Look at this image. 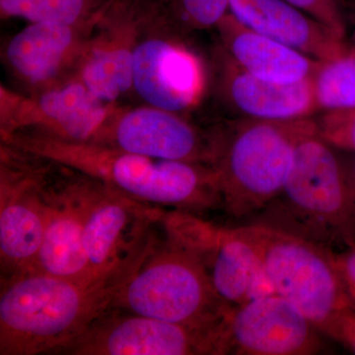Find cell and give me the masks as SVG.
I'll return each instance as SVG.
<instances>
[{
  "label": "cell",
  "instance_id": "cell-1",
  "mask_svg": "<svg viewBox=\"0 0 355 355\" xmlns=\"http://www.w3.org/2000/svg\"><path fill=\"white\" fill-rule=\"evenodd\" d=\"M1 140L26 153L98 180L146 205H168L186 212L221 205L216 172L205 163L146 157L34 130L1 135Z\"/></svg>",
  "mask_w": 355,
  "mask_h": 355
},
{
  "label": "cell",
  "instance_id": "cell-2",
  "mask_svg": "<svg viewBox=\"0 0 355 355\" xmlns=\"http://www.w3.org/2000/svg\"><path fill=\"white\" fill-rule=\"evenodd\" d=\"M110 305L108 286L40 272L1 279L0 355L60 354Z\"/></svg>",
  "mask_w": 355,
  "mask_h": 355
},
{
  "label": "cell",
  "instance_id": "cell-3",
  "mask_svg": "<svg viewBox=\"0 0 355 355\" xmlns=\"http://www.w3.org/2000/svg\"><path fill=\"white\" fill-rule=\"evenodd\" d=\"M260 224L298 236L331 252L355 242V186L336 148L318 132L303 137L284 189L265 209Z\"/></svg>",
  "mask_w": 355,
  "mask_h": 355
},
{
  "label": "cell",
  "instance_id": "cell-4",
  "mask_svg": "<svg viewBox=\"0 0 355 355\" xmlns=\"http://www.w3.org/2000/svg\"><path fill=\"white\" fill-rule=\"evenodd\" d=\"M316 119L275 121L242 118L210 137L221 207L243 218L263 209L284 189L296 146L317 130Z\"/></svg>",
  "mask_w": 355,
  "mask_h": 355
},
{
  "label": "cell",
  "instance_id": "cell-5",
  "mask_svg": "<svg viewBox=\"0 0 355 355\" xmlns=\"http://www.w3.org/2000/svg\"><path fill=\"white\" fill-rule=\"evenodd\" d=\"M110 289V308L198 328L218 326L228 308L202 258L170 234L162 245L147 240Z\"/></svg>",
  "mask_w": 355,
  "mask_h": 355
},
{
  "label": "cell",
  "instance_id": "cell-6",
  "mask_svg": "<svg viewBox=\"0 0 355 355\" xmlns=\"http://www.w3.org/2000/svg\"><path fill=\"white\" fill-rule=\"evenodd\" d=\"M238 230L260 253L275 293L297 307L318 330L338 338L345 318L355 310L333 252L260 223Z\"/></svg>",
  "mask_w": 355,
  "mask_h": 355
},
{
  "label": "cell",
  "instance_id": "cell-7",
  "mask_svg": "<svg viewBox=\"0 0 355 355\" xmlns=\"http://www.w3.org/2000/svg\"><path fill=\"white\" fill-rule=\"evenodd\" d=\"M33 162L31 154L1 144V279L34 272L43 241L48 220V167Z\"/></svg>",
  "mask_w": 355,
  "mask_h": 355
},
{
  "label": "cell",
  "instance_id": "cell-8",
  "mask_svg": "<svg viewBox=\"0 0 355 355\" xmlns=\"http://www.w3.org/2000/svg\"><path fill=\"white\" fill-rule=\"evenodd\" d=\"M86 176V175H85ZM160 210L86 176L83 246L96 286H111L137 258Z\"/></svg>",
  "mask_w": 355,
  "mask_h": 355
},
{
  "label": "cell",
  "instance_id": "cell-9",
  "mask_svg": "<svg viewBox=\"0 0 355 355\" xmlns=\"http://www.w3.org/2000/svg\"><path fill=\"white\" fill-rule=\"evenodd\" d=\"M169 8L165 0H110L76 76L98 99L114 104L132 89V55L144 32Z\"/></svg>",
  "mask_w": 355,
  "mask_h": 355
},
{
  "label": "cell",
  "instance_id": "cell-10",
  "mask_svg": "<svg viewBox=\"0 0 355 355\" xmlns=\"http://www.w3.org/2000/svg\"><path fill=\"white\" fill-rule=\"evenodd\" d=\"M220 324L198 328L109 308L60 354L219 355Z\"/></svg>",
  "mask_w": 355,
  "mask_h": 355
},
{
  "label": "cell",
  "instance_id": "cell-11",
  "mask_svg": "<svg viewBox=\"0 0 355 355\" xmlns=\"http://www.w3.org/2000/svg\"><path fill=\"white\" fill-rule=\"evenodd\" d=\"M93 95L78 77L25 97L1 89V135L17 130H34L69 141L93 139L113 113Z\"/></svg>",
  "mask_w": 355,
  "mask_h": 355
},
{
  "label": "cell",
  "instance_id": "cell-12",
  "mask_svg": "<svg viewBox=\"0 0 355 355\" xmlns=\"http://www.w3.org/2000/svg\"><path fill=\"white\" fill-rule=\"evenodd\" d=\"M308 318L279 294L227 308L219 330V354L306 355L321 349Z\"/></svg>",
  "mask_w": 355,
  "mask_h": 355
},
{
  "label": "cell",
  "instance_id": "cell-13",
  "mask_svg": "<svg viewBox=\"0 0 355 355\" xmlns=\"http://www.w3.org/2000/svg\"><path fill=\"white\" fill-rule=\"evenodd\" d=\"M162 160L210 163V137H205L182 114L148 106L114 108L101 128L89 140Z\"/></svg>",
  "mask_w": 355,
  "mask_h": 355
},
{
  "label": "cell",
  "instance_id": "cell-14",
  "mask_svg": "<svg viewBox=\"0 0 355 355\" xmlns=\"http://www.w3.org/2000/svg\"><path fill=\"white\" fill-rule=\"evenodd\" d=\"M205 88L202 62L167 35L140 37L132 55V89L148 106L181 114L200 102Z\"/></svg>",
  "mask_w": 355,
  "mask_h": 355
},
{
  "label": "cell",
  "instance_id": "cell-15",
  "mask_svg": "<svg viewBox=\"0 0 355 355\" xmlns=\"http://www.w3.org/2000/svg\"><path fill=\"white\" fill-rule=\"evenodd\" d=\"M186 243L202 258L217 297L228 308L277 294L260 253L238 228L197 219Z\"/></svg>",
  "mask_w": 355,
  "mask_h": 355
},
{
  "label": "cell",
  "instance_id": "cell-16",
  "mask_svg": "<svg viewBox=\"0 0 355 355\" xmlns=\"http://www.w3.org/2000/svg\"><path fill=\"white\" fill-rule=\"evenodd\" d=\"M100 15L78 25L30 23L7 42L4 64L32 93L62 83L76 73Z\"/></svg>",
  "mask_w": 355,
  "mask_h": 355
},
{
  "label": "cell",
  "instance_id": "cell-17",
  "mask_svg": "<svg viewBox=\"0 0 355 355\" xmlns=\"http://www.w3.org/2000/svg\"><path fill=\"white\" fill-rule=\"evenodd\" d=\"M85 193L86 176L81 173L69 169L53 182L49 177L48 220L34 272L84 286H102L93 282L83 246Z\"/></svg>",
  "mask_w": 355,
  "mask_h": 355
},
{
  "label": "cell",
  "instance_id": "cell-18",
  "mask_svg": "<svg viewBox=\"0 0 355 355\" xmlns=\"http://www.w3.org/2000/svg\"><path fill=\"white\" fill-rule=\"evenodd\" d=\"M230 13L250 29L317 60L338 57L349 46L286 0H230Z\"/></svg>",
  "mask_w": 355,
  "mask_h": 355
},
{
  "label": "cell",
  "instance_id": "cell-19",
  "mask_svg": "<svg viewBox=\"0 0 355 355\" xmlns=\"http://www.w3.org/2000/svg\"><path fill=\"white\" fill-rule=\"evenodd\" d=\"M222 58V92L242 118L288 121L317 113L312 77L296 83H272L239 69L224 53Z\"/></svg>",
  "mask_w": 355,
  "mask_h": 355
},
{
  "label": "cell",
  "instance_id": "cell-20",
  "mask_svg": "<svg viewBox=\"0 0 355 355\" xmlns=\"http://www.w3.org/2000/svg\"><path fill=\"white\" fill-rule=\"evenodd\" d=\"M223 53L239 69L277 83L311 78L319 60L268 38L239 22L230 12L217 26Z\"/></svg>",
  "mask_w": 355,
  "mask_h": 355
},
{
  "label": "cell",
  "instance_id": "cell-21",
  "mask_svg": "<svg viewBox=\"0 0 355 355\" xmlns=\"http://www.w3.org/2000/svg\"><path fill=\"white\" fill-rule=\"evenodd\" d=\"M312 85L317 113L355 109V49L352 44L338 57L319 60Z\"/></svg>",
  "mask_w": 355,
  "mask_h": 355
},
{
  "label": "cell",
  "instance_id": "cell-22",
  "mask_svg": "<svg viewBox=\"0 0 355 355\" xmlns=\"http://www.w3.org/2000/svg\"><path fill=\"white\" fill-rule=\"evenodd\" d=\"M110 0H0L3 19L78 25L94 20Z\"/></svg>",
  "mask_w": 355,
  "mask_h": 355
},
{
  "label": "cell",
  "instance_id": "cell-23",
  "mask_svg": "<svg viewBox=\"0 0 355 355\" xmlns=\"http://www.w3.org/2000/svg\"><path fill=\"white\" fill-rule=\"evenodd\" d=\"M176 24L191 30L217 27L230 12V0H169Z\"/></svg>",
  "mask_w": 355,
  "mask_h": 355
},
{
  "label": "cell",
  "instance_id": "cell-24",
  "mask_svg": "<svg viewBox=\"0 0 355 355\" xmlns=\"http://www.w3.org/2000/svg\"><path fill=\"white\" fill-rule=\"evenodd\" d=\"M318 132L336 149L355 153V109L321 114Z\"/></svg>",
  "mask_w": 355,
  "mask_h": 355
},
{
  "label": "cell",
  "instance_id": "cell-25",
  "mask_svg": "<svg viewBox=\"0 0 355 355\" xmlns=\"http://www.w3.org/2000/svg\"><path fill=\"white\" fill-rule=\"evenodd\" d=\"M321 22L340 38H347V19L343 0H286Z\"/></svg>",
  "mask_w": 355,
  "mask_h": 355
},
{
  "label": "cell",
  "instance_id": "cell-26",
  "mask_svg": "<svg viewBox=\"0 0 355 355\" xmlns=\"http://www.w3.org/2000/svg\"><path fill=\"white\" fill-rule=\"evenodd\" d=\"M349 246L347 251L334 256L343 289L355 310V242Z\"/></svg>",
  "mask_w": 355,
  "mask_h": 355
},
{
  "label": "cell",
  "instance_id": "cell-27",
  "mask_svg": "<svg viewBox=\"0 0 355 355\" xmlns=\"http://www.w3.org/2000/svg\"><path fill=\"white\" fill-rule=\"evenodd\" d=\"M338 338L349 345L355 352V312L350 313L345 318Z\"/></svg>",
  "mask_w": 355,
  "mask_h": 355
},
{
  "label": "cell",
  "instance_id": "cell-28",
  "mask_svg": "<svg viewBox=\"0 0 355 355\" xmlns=\"http://www.w3.org/2000/svg\"><path fill=\"white\" fill-rule=\"evenodd\" d=\"M345 2V14L347 21L350 20L352 25V43L355 49V0H343Z\"/></svg>",
  "mask_w": 355,
  "mask_h": 355
},
{
  "label": "cell",
  "instance_id": "cell-29",
  "mask_svg": "<svg viewBox=\"0 0 355 355\" xmlns=\"http://www.w3.org/2000/svg\"><path fill=\"white\" fill-rule=\"evenodd\" d=\"M349 169H350V172H352V179H354V186H355V158H354V164H352V167L349 168Z\"/></svg>",
  "mask_w": 355,
  "mask_h": 355
}]
</instances>
